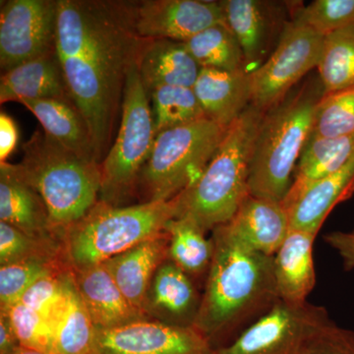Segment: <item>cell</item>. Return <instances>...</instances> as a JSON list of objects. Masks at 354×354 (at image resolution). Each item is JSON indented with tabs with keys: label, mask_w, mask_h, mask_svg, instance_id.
<instances>
[{
	"label": "cell",
	"mask_w": 354,
	"mask_h": 354,
	"mask_svg": "<svg viewBox=\"0 0 354 354\" xmlns=\"http://www.w3.org/2000/svg\"><path fill=\"white\" fill-rule=\"evenodd\" d=\"M148 39L135 29L133 2L58 0L55 50L70 100L87 123L101 164L128 72Z\"/></svg>",
	"instance_id": "obj_1"
},
{
	"label": "cell",
	"mask_w": 354,
	"mask_h": 354,
	"mask_svg": "<svg viewBox=\"0 0 354 354\" xmlns=\"http://www.w3.org/2000/svg\"><path fill=\"white\" fill-rule=\"evenodd\" d=\"M212 239L213 259L193 327L214 346L221 335L279 298L271 256L248 248L223 225L214 230Z\"/></svg>",
	"instance_id": "obj_2"
},
{
	"label": "cell",
	"mask_w": 354,
	"mask_h": 354,
	"mask_svg": "<svg viewBox=\"0 0 354 354\" xmlns=\"http://www.w3.org/2000/svg\"><path fill=\"white\" fill-rule=\"evenodd\" d=\"M265 114L250 104L227 128L201 176L174 198L176 218L193 221L205 232L232 220L249 194L251 160Z\"/></svg>",
	"instance_id": "obj_3"
},
{
	"label": "cell",
	"mask_w": 354,
	"mask_h": 354,
	"mask_svg": "<svg viewBox=\"0 0 354 354\" xmlns=\"http://www.w3.org/2000/svg\"><path fill=\"white\" fill-rule=\"evenodd\" d=\"M19 164L11 171L36 190L48 209L57 236L87 215L99 202L101 164L88 162L37 130L23 146Z\"/></svg>",
	"instance_id": "obj_4"
},
{
	"label": "cell",
	"mask_w": 354,
	"mask_h": 354,
	"mask_svg": "<svg viewBox=\"0 0 354 354\" xmlns=\"http://www.w3.org/2000/svg\"><path fill=\"white\" fill-rule=\"evenodd\" d=\"M323 95L320 79H310L266 113L254 146L249 194L283 201L311 133L317 104Z\"/></svg>",
	"instance_id": "obj_5"
},
{
	"label": "cell",
	"mask_w": 354,
	"mask_h": 354,
	"mask_svg": "<svg viewBox=\"0 0 354 354\" xmlns=\"http://www.w3.org/2000/svg\"><path fill=\"white\" fill-rule=\"evenodd\" d=\"M176 218L174 199L131 206L99 201L64 232L66 259L72 270L104 264L143 242L164 236Z\"/></svg>",
	"instance_id": "obj_6"
},
{
	"label": "cell",
	"mask_w": 354,
	"mask_h": 354,
	"mask_svg": "<svg viewBox=\"0 0 354 354\" xmlns=\"http://www.w3.org/2000/svg\"><path fill=\"white\" fill-rule=\"evenodd\" d=\"M228 127L204 118L158 133L140 176L145 201H171L201 176Z\"/></svg>",
	"instance_id": "obj_7"
},
{
	"label": "cell",
	"mask_w": 354,
	"mask_h": 354,
	"mask_svg": "<svg viewBox=\"0 0 354 354\" xmlns=\"http://www.w3.org/2000/svg\"><path fill=\"white\" fill-rule=\"evenodd\" d=\"M156 136L149 93L135 65L128 72L115 141L101 164L99 201L120 206L138 185Z\"/></svg>",
	"instance_id": "obj_8"
},
{
	"label": "cell",
	"mask_w": 354,
	"mask_h": 354,
	"mask_svg": "<svg viewBox=\"0 0 354 354\" xmlns=\"http://www.w3.org/2000/svg\"><path fill=\"white\" fill-rule=\"evenodd\" d=\"M324 37L291 20L269 58L251 73V104L268 113L281 104L312 69L322 53Z\"/></svg>",
	"instance_id": "obj_9"
},
{
	"label": "cell",
	"mask_w": 354,
	"mask_h": 354,
	"mask_svg": "<svg viewBox=\"0 0 354 354\" xmlns=\"http://www.w3.org/2000/svg\"><path fill=\"white\" fill-rule=\"evenodd\" d=\"M330 320L323 307L278 299L234 342L216 348V354H297Z\"/></svg>",
	"instance_id": "obj_10"
},
{
	"label": "cell",
	"mask_w": 354,
	"mask_h": 354,
	"mask_svg": "<svg viewBox=\"0 0 354 354\" xmlns=\"http://www.w3.org/2000/svg\"><path fill=\"white\" fill-rule=\"evenodd\" d=\"M58 0H7L0 9L2 73L55 50Z\"/></svg>",
	"instance_id": "obj_11"
},
{
	"label": "cell",
	"mask_w": 354,
	"mask_h": 354,
	"mask_svg": "<svg viewBox=\"0 0 354 354\" xmlns=\"http://www.w3.org/2000/svg\"><path fill=\"white\" fill-rule=\"evenodd\" d=\"M92 354H216L193 326L141 319L111 329L95 328Z\"/></svg>",
	"instance_id": "obj_12"
},
{
	"label": "cell",
	"mask_w": 354,
	"mask_h": 354,
	"mask_svg": "<svg viewBox=\"0 0 354 354\" xmlns=\"http://www.w3.org/2000/svg\"><path fill=\"white\" fill-rule=\"evenodd\" d=\"M221 3L225 22L243 51L245 70L251 74L278 46L298 2L223 0Z\"/></svg>",
	"instance_id": "obj_13"
},
{
	"label": "cell",
	"mask_w": 354,
	"mask_h": 354,
	"mask_svg": "<svg viewBox=\"0 0 354 354\" xmlns=\"http://www.w3.org/2000/svg\"><path fill=\"white\" fill-rule=\"evenodd\" d=\"M133 17L135 29L142 38L180 43L225 21L221 1L209 0L133 2Z\"/></svg>",
	"instance_id": "obj_14"
},
{
	"label": "cell",
	"mask_w": 354,
	"mask_h": 354,
	"mask_svg": "<svg viewBox=\"0 0 354 354\" xmlns=\"http://www.w3.org/2000/svg\"><path fill=\"white\" fill-rule=\"evenodd\" d=\"M235 239L256 252L274 257L290 230L279 202L247 195L232 220L223 225Z\"/></svg>",
	"instance_id": "obj_15"
},
{
	"label": "cell",
	"mask_w": 354,
	"mask_h": 354,
	"mask_svg": "<svg viewBox=\"0 0 354 354\" xmlns=\"http://www.w3.org/2000/svg\"><path fill=\"white\" fill-rule=\"evenodd\" d=\"M354 193V155L339 171L319 179L283 202L291 230L318 234L330 211Z\"/></svg>",
	"instance_id": "obj_16"
},
{
	"label": "cell",
	"mask_w": 354,
	"mask_h": 354,
	"mask_svg": "<svg viewBox=\"0 0 354 354\" xmlns=\"http://www.w3.org/2000/svg\"><path fill=\"white\" fill-rule=\"evenodd\" d=\"M72 271L77 290L95 328L111 329L146 318L121 292L106 265Z\"/></svg>",
	"instance_id": "obj_17"
},
{
	"label": "cell",
	"mask_w": 354,
	"mask_h": 354,
	"mask_svg": "<svg viewBox=\"0 0 354 354\" xmlns=\"http://www.w3.org/2000/svg\"><path fill=\"white\" fill-rule=\"evenodd\" d=\"M205 116L230 127L252 102L251 74L241 71L201 68L193 87Z\"/></svg>",
	"instance_id": "obj_18"
},
{
	"label": "cell",
	"mask_w": 354,
	"mask_h": 354,
	"mask_svg": "<svg viewBox=\"0 0 354 354\" xmlns=\"http://www.w3.org/2000/svg\"><path fill=\"white\" fill-rule=\"evenodd\" d=\"M317 235L291 230L272 257L274 285L279 300L304 304L316 283L313 245Z\"/></svg>",
	"instance_id": "obj_19"
},
{
	"label": "cell",
	"mask_w": 354,
	"mask_h": 354,
	"mask_svg": "<svg viewBox=\"0 0 354 354\" xmlns=\"http://www.w3.org/2000/svg\"><path fill=\"white\" fill-rule=\"evenodd\" d=\"M46 99L70 100L57 50L2 73L0 78L1 104Z\"/></svg>",
	"instance_id": "obj_20"
},
{
	"label": "cell",
	"mask_w": 354,
	"mask_h": 354,
	"mask_svg": "<svg viewBox=\"0 0 354 354\" xmlns=\"http://www.w3.org/2000/svg\"><path fill=\"white\" fill-rule=\"evenodd\" d=\"M0 221L34 239L53 241L57 236L43 199L7 162H0Z\"/></svg>",
	"instance_id": "obj_21"
},
{
	"label": "cell",
	"mask_w": 354,
	"mask_h": 354,
	"mask_svg": "<svg viewBox=\"0 0 354 354\" xmlns=\"http://www.w3.org/2000/svg\"><path fill=\"white\" fill-rule=\"evenodd\" d=\"M167 234L143 242L104 263L128 301L146 314L155 272L167 255Z\"/></svg>",
	"instance_id": "obj_22"
},
{
	"label": "cell",
	"mask_w": 354,
	"mask_h": 354,
	"mask_svg": "<svg viewBox=\"0 0 354 354\" xmlns=\"http://www.w3.org/2000/svg\"><path fill=\"white\" fill-rule=\"evenodd\" d=\"M41 123L44 132L59 145L88 162L101 164L87 123L70 100L23 101Z\"/></svg>",
	"instance_id": "obj_23"
},
{
	"label": "cell",
	"mask_w": 354,
	"mask_h": 354,
	"mask_svg": "<svg viewBox=\"0 0 354 354\" xmlns=\"http://www.w3.org/2000/svg\"><path fill=\"white\" fill-rule=\"evenodd\" d=\"M137 67L149 94L162 86L193 88L201 70L184 43L169 39H148Z\"/></svg>",
	"instance_id": "obj_24"
},
{
	"label": "cell",
	"mask_w": 354,
	"mask_h": 354,
	"mask_svg": "<svg viewBox=\"0 0 354 354\" xmlns=\"http://www.w3.org/2000/svg\"><path fill=\"white\" fill-rule=\"evenodd\" d=\"M53 354H92L95 326L77 290L73 271L53 319Z\"/></svg>",
	"instance_id": "obj_25"
},
{
	"label": "cell",
	"mask_w": 354,
	"mask_h": 354,
	"mask_svg": "<svg viewBox=\"0 0 354 354\" xmlns=\"http://www.w3.org/2000/svg\"><path fill=\"white\" fill-rule=\"evenodd\" d=\"M199 298L192 281L183 270L171 261L162 262L155 272L147 301L149 308L174 320L189 321L193 326L199 309Z\"/></svg>",
	"instance_id": "obj_26"
},
{
	"label": "cell",
	"mask_w": 354,
	"mask_h": 354,
	"mask_svg": "<svg viewBox=\"0 0 354 354\" xmlns=\"http://www.w3.org/2000/svg\"><path fill=\"white\" fill-rule=\"evenodd\" d=\"M353 155L354 135L335 139L309 137L298 160L290 189L283 202L292 199L310 184L339 171Z\"/></svg>",
	"instance_id": "obj_27"
},
{
	"label": "cell",
	"mask_w": 354,
	"mask_h": 354,
	"mask_svg": "<svg viewBox=\"0 0 354 354\" xmlns=\"http://www.w3.org/2000/svg\"><path fill=\"white\" fill-rule=\"evenodd\" d=\"M184 44L201 68L246 71L241 44L225 21L204 30Z\"/></svg>",
	"instance_id": "obj_28"
},
{
	"label": "cell",
	"mask_w": 354,
	"mask_h": 354,
	"mask_svg": "<svg viewBox=\"0 0 354 354\" xmlns=\"http://www.w3.org/2000/svg\"><path fill=\"white\" fill-rule=\"evenodd\" d=\"M317 69L324 95L354 88V25L324 37Z\"/></svg>",
	"instance_id": "obj_29"
},
{
	"label": "cell",
	"mask_w": 354,
	"mask_h": 354,
	"mask_svg": "<svg viewBox=\"0 0 354 354\" xmlns=\"http://www.w3.org/2000/svg\"><path fill=\"white\" fill-rule=\"evenodd\" d=\"M187 218H176L167 227V256L186 274H200L209 270L214 255L213 239Z\"/></svg>",
	"instance_id": "obj_30"
},
{
	"label": "cell",
	"mask_w": 354,
	"mask_h": 354,
	"mask_svg": "<svg viewBox=\"0 0 354 354\" xmlns=\"http://www.w3.org/2000/svg\"><path fill=\"white\" fill-rule=\"evenodd\" d=\"M149 95L156 135L206 118L193 88L162 86Z\"/></svg>",
	"instance_id": "obj_31"
},
{
	"label": "cell",
	"mask_w": 354,
	"mask_h": 354,
	"mask_svg": "<svg viewBox=\"0 0 354 354\" xmlns=\"http://www.w3.org/2000/svg\"><path fill=\"white\" fill-rule=\"evenodd\" d=\"M354 135V88L323 95L317 104L310 136L335 139Z\"/></svg>",
	"instance_id": "obj_32"
},
{
	"label": "cell",
	"mask_w": 354,
	"mask_h": 354,
	"mask_svg": "<svg viewBox=\"0 0 354 354\" xmlns=\"http://www.w3.org/2000/svg\"><path fill=\"white\" fill-rule=\"evenodd\" d=\"M62 263L46 258H32L0 265V304L1 308L19 301L23 295L39 279L62 271Z\"/></svg>",
	"instance_id": "obj_33"
},
{
	"label": "cell",
	"mask_w": 354,
	"mask_h": 354,
	"mask_svg": "<svg viewBox=\"0 0 354 354\" xmlns=\"http://www.w3.org/2000/svg\"><path fill=\"white\" fill-rule=\"evenodd\" d=\"M292 20L326 37L354 25V0H315L306 6L298 2Z\"/></svg>",
	"instance_id": "obj_34"
},
{
	"label": "cell",
	"mask_w": 354,
	"mask_h": 354,
	"mask_svg": "<svg viewBox=\"0 0 354 354\" xmlns=\"http://www.w3.org/2000/svg\"><path fill=\"white\" fill-rule=\"evenodd\" d=\"M6 312L20 346L53 354V325L21 302L1 308Z\"/></svg>",
	"instance_id": "obj_35"
},
{
	"label": "cell",
	"mask_w": 354,
	"mask_h": 354,
	"mask_svg": "<svg viewBox=\"0 0 354 354\" xmlns=\"http://www.w3.org/2000/svg\"><path fill=\"white\" fill-rule=\"evenodd\" d=\"M55 239H34L17 228L0 221V265L32 258L58 259Z\"/></svg>",
	"instance_id": "obj_36"
},
{
	"label": "cell",
	"mask_w": 354,
	"mask_h": 354,
	"mask_svg": "<svg viewBox=\"0 0 354 354\" xmlns=\"http://www.w3.org/2000/svg\"><path fill=\"white\" fill-rule=\"evenodd\" d=\"M72 270L51 272L37 281L18 302L26 305L53 323L65 295L67 279ZM53 325V324H51Z\"/></svg>",
	"instance_id": "obj_37"
},
{
	"label": "cell",
	"mask_w": 354,
	"mask_h": 354,
	"mask_svg": "<svg viewBox=\"0 0 354 354\" xmlns=\"http://www.w3.org/2000/svg\"><path fill=\"white\" fill-rule=\"evenodd\" d=\"M297 354H354V330L330 320L304 342Z\"/></svg>",
	"instance_id": "obj_38"
},
{
	"label": "cell",
	"mask_w": 354,
	"mask_h": 354,
	"mask_svg": "<svg viewBox=\"0 0 354 354\" xmlns=\"http://www.w3.org/2000/svg\"><path fill=\"white\" fill-rule=\"evenodd\" d=\"M326 243L341 257L346 271L354 270V230L332 232L324 236Z\"/></svg>",
	"instance_id": "obj_39"
},
{
	"label": "cell",
	"mask_w": 354,
	"mask_h": 354,
	"mask_svg": "<svg viewBox=\"0 0 354 354\" xmlns=\"http://www.w3.org/2000/svg\"><path fill=\"white\" fill-rule=\"evenodd\" d=\"M19 141V129L15 120L6 113H0V162H6L7 158L15 150Z\"/></svg>",
	"instance_id": "obj_40"
},
{
	"label": "cell",
	"mask_w": 354,
	"mask_h": 354,
	"mask_svg": "<svg viewBox=\"0 0 354 354\" xmlns=\"http://www.w3.org/2000/svg\"><path fill=\"white\" fill-rule=\"evenodd\" d=\"M20 344L6 312L0 313V354H11Z\"/></svg>",
	"instance_id": "obj_41"
},
{
	"label": "cell",
	"mask_w": 354,
	"mask_h": 354,
	"mask_svg": "<svg viewBox=\"0 0 354 354\" xmlns=\"http://www.w3.org/2000/svg\"><path fill=\"white\" fill-rule=\"evenodd\" d=\"M11 354H51L46 353V351H38V349L26 348V346H20L19 348L15 349Z\"/></svg>",
	"instance_id": "obj_42"
},
{
	"label": "cell",
	"mask_w": 354,
	"mask_h": 354,
	"mask_svg": "<svg viewBox=\"0 0 354 354\" xmlns=\"http://www.w3.org/2000/svg\"></svg>",
	"instance_id": "obj_43"
}]
</instances>
